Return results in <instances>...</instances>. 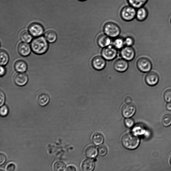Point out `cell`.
Instances as JSON below:
<instances>
[{"label": "cell", "mask_w": 171, "mask_h": 171, "mask_svg": "<svg viewBox=\"0 0 171 171\" xmlns=\"http://www.w3.org/2000/svg\"><path fill=\"white\" fill-rule=\"evenodd\" d=\"M103 30L105 34L111 38H116L120 35V28L117 24L113 22H108L104 26Z\"/></svg>", "instance_id": "3957f363"}, {"label": "cell", "mask_w": 171, "mask_h": 171, "mask_svg": "<svg viewBox=\"0 0 171 171\" xmlns=\"http://www.w3.org/2000/svg\"><path fill=\"white\" fill-rule=\"evenodd\" d=\"M45 37L48 42L49 43L55 42L57 39V35L55 32L53 30H49L46 32Z\"/></svg>", "instance_id": "603a6c76"}, {"label": "cell", "mask_w": 171, "mask_h": 171, "mask_svg": "<svg viewBox=\"0 0 171 171\" xmlns=\"http://www.w3.org/2000/svg\"><path fill=\"white\" fill-rule=\"evenodd\" d=\"M92 141L95 145L100 146L104 143V138L100 133L96 132L93 134L92 137Z\"/></svg>", "instance_id": "ffe728a7"}, {"label": "cell", "mask_w": 171, "mask_h": 171, "mask_svg": "<svg viewBox=\"0 0 171 171\" xmlns=\"http://www.w3.org/2000/svg\"><path fill=\"white\" fill-rule=\"evenodd\" d=\"M16 169L15 165L11 163L8 164L6 167V170L7 171H15Z\"/></svg>", "instance_id": "e575fe53"}, {"label": "cell", "mask_w": 171, "mask_h": 171, "mask_svg": "<svg viewBox=\"0 0 171 171\" xmlns=\"http://www.w3.org/2000/svg\"><path fill=\"white\" fill-rule=\"evenodd\" d=\"M31 47L33 52L37 55H40L47 51L49 45L45 37L39 36L32 40Z\"/></svg>", "instance_id": "6da1fadb"}, {"label": "cell", "mask_w": 171, "mask_h": 171, "mask_svg": "<svg viewBox=\"0 0 171 171\" xmlns=\"http://www.w3.org/2000/svg\"><path fill=\"white\" fill-rule=\"evenodd\" d=\"M6 159V158L5 154L3 153L0 154V165H2L5 163Z\"/></svg>", "instance_id": "d590c367"}, {"label": "cell", "mask_w": 171, "mask_h": 171, "mask_svg": "<svg viewBox=\"0 0 171 171\" xmlns=\"http://www.w3.org/2000/svg\"><path fill=\"white\" fill-rule=\"evenodd\" d=\"M66 171H77V169L75 167L72 165H71L66 168Z\"/></svg>", "instance_id": "74e56055"}, {"label": "cell", "mask_w": 171, "mask_h": 171, "mask_svg": "<svg viewBox=\"0 0 171 171\" xmlns=\"http://www.w3.org/2000/svg\"><path fill=\"white\" fill-rule=\"evenodd\" d=\"M161 122L165 127H168L171 126V114H166L163 116Z\"/></svg>", "instance_id": "83f0119b"}, {"label": "cell", "mask_w": 171, "mask_h": 171, "mask_svg": "<svg viewBox=\"0 0 171 171\" xmlns=\"http://www.w3.org/2000/svg\"><path fill=\"white\" fill-rule=\"evenodd\" d=\"M9 113V108L6 106L3 105L1 106V109H0V114L2 117H5Z\"/></svg>", "instance_id": "1f68e13d"}, {"label": "cell", "mask_w": 171, "mask_h": 171, "mask_svg": "<svg viewBox=\"0 0 171 171\" xmlns=\"http://www.w3.org/2000/svg\"><path fill=\"white\" fill-rule=\"evenodd\" d=\"M14 80L16 85L23 86L27 84L28 81V77L26 74L24 73H19L15 75Z\"/></svg>", "instance_id": "4fadbf2b"}, {"label": "cell", "mask_w": 171, "mask_h": 171, "mask_svg": "<svg viewBox=\"0 0 171 171\" xmlns=\"http://www.w3.org/2000/svg\"><path fill=\"white\" fill-rule=\"evenodd\" d=\"M140 139L134 133H126L121 139V143L125 148L129 150H134L139 147Z\"/></svg>", "instance_id": "7a4b0ae2"}, {"label": "cell", "mask_w": 171, "mask_h": 171, "mask_svg": "<svg viewBox=\"0 0 171 171\" xmlns=\"http://www.w3.org/2000/svg\"><path fill=\"white\" fill-rule=\"evenodd\" d=\"M49 96L47 94L44 93H40L37 98V101L41 106L47 105L49 103Z\"/></svg>", "instance_id": "7402d4cb"}, {"label": "cell", "mask_w": 171, "mask_h": 171, "mask_svg": "<svg viewBox=\"0 0 171 171\" xmlns=\"http://www.w3.org/2000/svg\"><path fill=\"white\" fill-rule=\"evenodd\" d=\"M125 45L126 46L132 47L134 44V40L132 37L128 36L124 40Z\"/></svg>", "instance_id": "d6a6232c"}, {"label": "cell", "mask_w": 171, "mask_h": 171, "mask_svg": "<svg viewBox=\"0 0 171 171\" xmlns=\"http://www.w3.org/2000/svg\"><path fill=\"white\" fill-rule=\"evenodd\" d=\"M5 95L4 93L2 91L0 92V106H1L3 105L5 101Z\"/></svg>", "instance_id": "836d02e7"}, {"label": "cell", "mask_w": 171, "mask_h": 171, "mask_svg": "<svg viewBox=\"0 0 171 171\" xmlns=\"http://www.w3.org/2000/svg\"><path fill=\"white\" fill-rule=\"evenodd\" d=\"M145 80L146 83L148 85L153 86L156 85L159 82L160 77L156 72H149L146 75Z\"/></svg>", "instance_id": "9c48e42d"}, {"label": "cell", "mask_w": 171, "mask_h": 171, "mask_svg": "<svg viewBox=\"0 0 171 171\" xmlns=\"http://www.w3.org/2000/svg\"><path fill=\"white\" fill-rule=\"evenodd\" d=\"M165 101L167 103H171V89L166 90L163 94Z\"/></svg>", "instance_id": "f546056e"}, {"label": "cell", "mask_w": 171, "mask_h": 171, "mask_svg": "<svg viewBox=\"0 0 171 171\" xmlns=\"http://www.w3.org/2000/svg\"><path fill=\"white\" fill-rule=\"evenodd\" d=\"M118 49L113 45H110L103 48L101 51L102 56L106 60L112 61L117 56Z\"/></svg>", "instance_id": "5b68a950"}, {"label": "cell", "mask_w": 171, "mask_h": 171, "mask_svg": "<svg viewBox=\"0 0 171 171\" xmlns=\"http://www.w3.org/2000/svg\"><path fill=\"white\" fill-rule=\"evenodd\" d=\"M44 29L42 25L38 23H33L31 24L28 28V31L32 36L39 37L42 35L44 32Z\"/></svg>", "instance_id": "ba28073f"}, {"label": "cell", "mask_w": 171, "mask_h": 171, "mask_svg": "<svg viewBox=\"0 0 171 171\" xmlns=\"http://www.w3.org/2000/svg\"><path fill=\"white\" fill-rule=\"evenodd\" d=\"M66 165L64 162L61 161L56 162L53 165L54 171H65Z\"/></svg>", "instance_id": "484cf974"}, {"label": "cell", "mask_w": 171, "mask_h": 171, "mask_svg": "<svg viewBox=\"0 0 171 171\" xmlns=\"http://www.w3.org/2000/svg\"><path fill=\"white\" fill-rule=\"evenodd\" d=\"M86 156L90 159L95 158L98 154V149L95 146L91 145L87 147L85 151Z\"/></svg>", "instance_id": "ac0fdd59"}, {"label": "cell", "mask_w": 171, "mask_h": 171, "mask_svg": "<svg viewBox=\"0 0 171 171\" xmlns=\"http://www.w3.org/2000/svg\"><path fill=\"white\" fill-rule=\"evenodd\" d=\"M129 66L128 61L122 58L116 60L113 65V67L117 71L123 72L127 70Z\"/></svg>", "instance_id": "8fae6325"}, {"label": "cell", "mask_w": 171, "mask_h": 171, "mask_svg": "<svg viewBox=\"0 0 171 171\" xmlns=\"http://www.w3.org/2000/svg\"><path fill=\"white\" fill-rule=\"evenodd\" d=\"M97 43L100 47L104 48L111 45V37L105 34L100 35L97 39Z\"/></svg>", "instance_id": "5bb4252c"}, {"label": "cell", "mask_w": 171, "mask_h": 171, "mask_svg": "<svg viewBox=\"0 0 171 171\" xmlns=\"http://www.w3.org/2000/svg\"><path fill=\"white\" fill-rule=\"evenodd\" d=\"M1 171H4V170L2 169H1Z\"/></svg>", "instance_id": "7bdbcfd3"}, {"label": "cell", "mask_w": 171, "mask_h": 171, "mask_svg": "<svg viewBox=\"0 0 171 171\" xmlns=\"http://www.w3.org/2000/svg\"><path fill=\"white\" fill-rule=\"evenodd\" d=\"M95 166V164L94 160L88 158L82 162L81 168L82 171H93Z\"/></svg>", "instance_id": "2e32d148"}, {"label": "cell", "mask_w": 171, "mask_h": 171, "mask_svg": "<svg viewBox=\"0 0 171 171\" xmlns=\"http://www.w3.org/2000/svg\"><path fill=\"white\" fill-rule=\"evenodd\" d=\"M78 1H81V2H84L86 1V0H78Z\"/></svg>", "instance_id": "b9f144b4"}, {"label": "cell", "mask_w": 171, "mask_h": 171, "mask_svg": "<svg viewBox=\"0 0 171 171\" xmlns=\"http://www.w3.org/2000/svg\"><path fill=\"white\" fill-rule=\"evenodd\" d=\"M98 154L100 156H105L108 152V149L105 145H101L98 148Z\"/></svg>", "instance_id": "f1b7e54d"}, {"label": "cell", "mask_w": 171, "mask_h": 171, "mask_svg": "<svg viewBox=\"0 0 171 171\" xmlns=\"http://www.w3.org/2000/svg\"><path fill=\"white\" fill-rule=\"evenodd\" d=\"M148 15V10L143 7L138 9L136 11V18L139 21H143L147 19Z\"/></svg>", "instance_id": "e0dca14e"}, {"label": "cell", "mask_w": 171, "mask_h": 171, "mask_svg": "<svg viewBox=\"0 0 171 171\" xmlns=\"http://www.w3.org/2000/svg\"><path fill=\"white\" fill-rule=\"evenodd\" d=\"M20 38L23 42L28 43L32 41V36L29 32L24 31L20 33Z\"/></svg>", "instance_id": "cb8c5ba5"}, {"label": "cell", "mask_w": 171, "mask_h": 171, "mask_svg": "<svg viewBox=\"0 0 171 171\" xmlns=\"http://www.w3.org/2000/svg\"><path fill=\"white\" fill-rule=\"evenodd\" d=\"M137 68L143 73L149 72L152 69V65L151 60L149 58L143 57L137 60L136 63Z\"/></svg>", "instance_id": "277c9868"}, {"label": "cell", "mask_w": 171, "mask_h": 171, "mask_svg": "<svg viewBox=\"0 0 171 171\" xmlns=\"http://www.w3.org/2000/svg\"><path fill=\"white\" fill-rule=\"evenodd\" d=\"M165 107L166 110L171 111V103H167L166 104Z\"/></svg>", "instance_id": "ab89813d"}, {"label": "cell", "mask_w": 171, "mask_h": 171, "mask_svg": "<svg viewBox=\"0 0 171 171\" xmlns=\"http://www.w3.org/2000/svg\"><path fill=\"white\" fill-rule=\"evenodd\" d=\"M0 57V64L1 66H4L6 65L9 60V57L8 54L3 50H1Z\"/></svg>", "instance_id": "d4e9b609"}, {"label": "cell", "mask_w": 171, "mask_h": 171, "mask_svg": "<svg viewBox=\"0 0 171 171\" xmlns=\"http://www.w3.org/2000/svg\"><path fill=\"white\" fill-rule=\"evenodd\" d=\"M170 23H171V20H170Z\"/></svg>", "instance_id": "ee69618b"}, {"label": "cell", "mask_w": 171, "mask_h": 171, "mask_svg": "<svg viewBox=\"0 0 171 171\" xmlns=\"http://www.w3.org/2000/svg\"><path fill=\"white\" fill-rule=\"evenodd\" d=\"M125 101L126 103H131L132 100L131 97L128 96L125 99Z\"/></svg>", "instance_id": "f35d334b"}, {"label": "cell", "mask_w": 171, "mask_h": 171, "mask_svg": "<svg viewBox=\"0 0 171 171\" xmlns=\"http://www.w3.org/2000/svg\"><path fill=\"white\" fill-rule=\"evenodd\" d=\"M93 68L97 70H101L105 68L106 60L102 56H97L93 58L92 62Z\"/></svg>", "instance_id": "7c38bea8"}, {"label": "cell", "mask_w": 171, "mask_h": 171, "mask_svg": "<svg viewBox=\"0 0 171 171\" xmlns=\"http://www.w3.org/2000/svg\"><path fill=\"white\" fill-rule=\"evenodd\" d=\"M127 1L130 6L135 9H139L144 7L148 0H127Z\"/></svg>", "instance_id": "44dd1931"}, {"label": "cell", "mask_w": 171, "mask_h": 171, "mask_svg": "<svg viewBox=\"0 0 171 171\" xmlns=\"http://www.w3.org/2000/svg\"><path fill=\"white\" fill-rule=\"evenodd\" d=\"M169 161L170 163V165H171V155L170 156V157H169Z\"/></svg>", "instance_id": "60d3db41"}, {"label": "cell", "mask_w": 171, "mask_h": 171, "mask_svg": "<svg viewBox=\"0 0 171 171\" xmlns=\"http://www.w3.org/2000/svg\"><path fill=\"white\" fill-rule=\"evenodd\" d=\"M120 55L123 59L127 61H131L134 59L135 52L132 47L126 46L121 49Z\"/></svg>", "instance_id": "52a82bcc"}, {"label": "cell", "mask_w": 171, "mask_h": 171, "mask_svg": "<svg viewBox=\"0 0 171 171\" xmlns=\"http://www.w3.org/2000/svg\"><path fill=\"white\" fill-rule=\"evenodd\" d=\"M135 9L130 6L124 7L121 11V17L126 21L133 20L136 18V11Z\"/></svg>", "instance_id": "8992f818"}, {"label": "cell", "mask_w": 171, "mask_h": 171, "mask_svg": "<svg viewBox=\"0 0 171 171\" xmlns=\"http://www.w3.org/2000/svg\"><path fill=\"white\" fill-rule=\"evenodd\" d=\"M113 45L117 49H122L125 45L124 40L121 37H116L113 43Z\"/></svg>", "instance_id": "4316f807"}, {"label": "cell", "mask_w": 171, "mask_h": 171, "mask_svg": "<svg viewBox=\"0 0 171 171\" xmlns=\"http://www.w3.org/2000/svg\"><path fill=\"white\" fill-rule=\"evenodd\" d=\"M6 73V69L2 66H1L0 68V75L1 76L4 75Z\"/></svg>", "instance_id": "8d00e7d4"}, {"label": "cell", "mask_w": 171, "mask_h": 171, "mask_svg": "<svg viewBox=\"0 0 171 171\" xmlns=\"http://www.w3.org/2000/svg\"><path fill=\"white\" fill-rule=\"evenodd\" d=\"M136 111V108L132 103H126L125 104L122 109V115L126 118H131L135 115Z\"/></svg>", "instance_id": "30bf717a"}, {"label": "cell", "mask_w": 171, "mask_h": 171, "mask_svg": "<svg viewBox=\"0 0 171 171\" xmlns=\"http://www.w3.org/2000/svg\"><path fill=\"white\" fill-rule=\"evenodd\" d=\"M14 67L16 71L19 73H24L27 70L28 66L25 62L20 60L15 62Z\"/></svg>", "instance_id": "d6986e66"}, {"label": "cell", "mask_w": 171, "mask_h": 171, "mask_svg": "<svg viewBox=\"0 0 171 171\" xmlns=\"http://www.w3.org/2000/svg\"><path fill=\"white\" fill-rule=\"evenodd\" d=\"M124 123L126 126L128 128L132 127L135 124L134 120L130 118H127L125 119Z\"/></svg>", "instance_id": "4dcf8cb0"}, {"label": "cell", "mask_w": 171, "mask_h": 171, "mask_svg": "<svg viewBox=\"0 0 171 171\" xmlns=\"http://www.w3.org/2000/svg\"><path fill=\"white\" fill-rule=\"evenodd\" d=\"M18 51L20 55L24 57H27L30 55L31 48L28 43H21L18 47Z\"/></svg>", "instance_id": "9a60e30c"}]
</instances>
